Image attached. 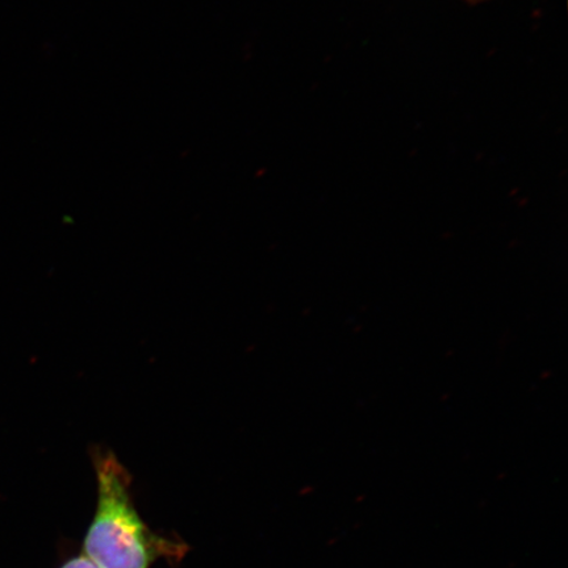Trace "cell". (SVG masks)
Returning <instances> with one entry per match:
<instances>
[{"label": "cell", "mask_w": 568, "mask_h": 568, "mask_svg": "<svg viewBox=\"0 0 568 568\" xmlns=\"http://www.w3.org/2000/svg\"><path fill=\"white\" fill-rule=\"evenodd\" d=\"M98 500L83 541V556L99 568H151L158 560L180 562L189 546L158 535L134 507L131 477L112 453L97 452Z\"/></svg>", "instance_id": "6da1fadb"}, {"label": "cell", "mask_w": 568, "mask_h": 568, "mask_svg": "<svg viewBox=\"0 0 568 568\" xmlns=\"http://www.w3.org/2000/svg\"><path fill=\"white\" fill-rule=\"evenodd\" d=\"M60 568H99L94 562L88 557H84L83 554L78 557L70 558L63 564Z\"/></svg>", "instance_id": "7a4b0ae2"}, {"label": "cell", "mask_w": 568, "mask_h": 568, "mask_svg": "<svg viewBox=\"0 0 568 568\" xmlns=\"http://www.w3.org/2000/svg\"><path fill=\"white\" fill-rule=\"evenodd\" d=\"M467 2L477 3L480 2V0H467Z\"/></svg>", "instance_id": "3957f363"}]
</instances>
